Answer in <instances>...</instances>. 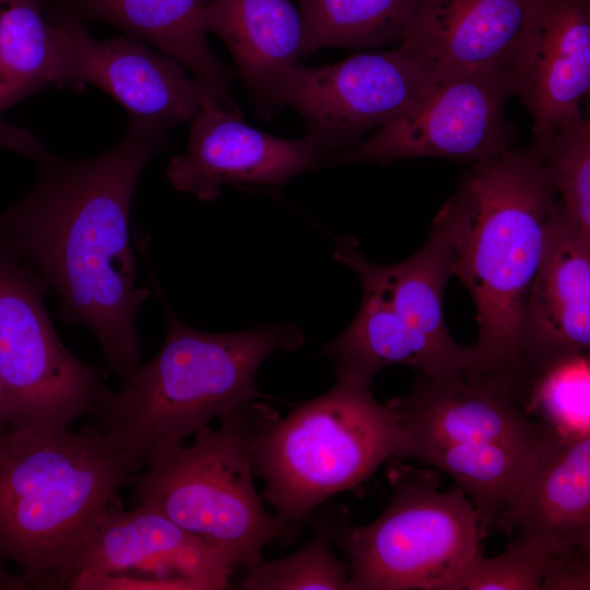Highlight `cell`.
<instances>
[{
    "label": "cell",
    "mask_w": 590,
    "mask_h": 590,
    "mask_svg": "<svg viewBox=\"0 0 590 590\" xmlns=\"http://www.w3.org/2000/svg\"><path fill=\"white\" fill-rule=\"evenodd\" d=\"M50 84L49 0H0V115Z\"/></svg>",
    "instance_id": "cell-24"
},
{
    "label": "cell",
    "mask_w": 590,
    "mask_h": 590,
    "mask_svg": "<svg viewBox=\"0 0 590 590\" xmlns=\"http://www.w3.org/2000/svg\"><path fill=\"white\" fill-rule=\"evenodd\" d=\"M533 0H418L399 44L439 70L505 69Z\"/></svg>",
    "instance_id": "cell-17"
},
{
    "label": "cell",
    "mask_w": 590,
    "mask_h": 590,
    "mask_svg": "<svg viewBox=\"0 0 590 590\" xmlns=\"http://www.w3.org/2000/svg\"><path fill=\"white\" fill-rule=\"evenodd\" d=\"M82 20L114 24L176 59L191 74L202 104L243 116L229 94L237 73L213 52L203 27L209 0H61Z\"/></svg>",
    "instance_id": "cell-18"
},
{
    "label": "cell",
    "mask_w": 590,
    "mask_h": 590,
    "mask_svg": "<svg viewBox=\"0 0 590 590\" xmlns=\"http://www.w3.org/2000/svg\"><path fill=\"white\" fill-rule=\"evenodd\" d=\"M439 71L400 47L317 67L298 61L272 84L256 111L271 119L293 108L305 122V141L324 156L357 145L397 118Z\"/></svg>",
    "instance_id": "cell-10"
},
{
    "label": "cell",
    "mask_w": 590,
    "mask_h": 590,
    "mask_svg": "<svg viewBox=\"0 0 590 590\" xmlns=\"http://www.w3.org/2000/svg\"><path fill=\"white\" fill-rule=\"evenodd\" d=\"M257 402L205 426L192 445L154 453L134 482L137 505L149 507L221 554L236 569L262 563L264 547L291 526L270 516L253 482L251 437Z\"/></svg>",
    "instance_id": "cell-7"
},
{
    "label": "cell",
    "mask_w": 590,
    "mask_h": 590,
    "mask_svg": "<svg viewBox=\"0 0 590 590\" xmlns=\"http://www.w3.org/2000/svg\"><path fill=\"white\" fill-rule=\"evenodd\" d=\"M144 464L87 424L46 434L0 427V566L34 589H67L72 562Z\"/></svg>",
    "instance_id": "cell-2"
},
{
    "label": "cell",
    "mask_w": 590,
    "mask_h": 590,
    "mask_svg": "<svg viewBox=\"0 0 590 590\" xmlns=\"http://www.w3.org/2000/svg\"><path fill=\"white\" fill-rule=\"evenodd\" d=\"M560 203L577 228L590 237V121L582 114L564 123L540 155Z\"/></svg>",
    "instance_id": "cell-27"
},
{
    "label": "cell",
    "mask_w": 590,
    "mask_h": 590,
    "mask_svg": "<svg viewBox=\"0 0 590 590\" xmlns=\"http://www.w3.org/2000/svg\"><path fill=\"white\" fill-rule=\"evenodd\" d=\"M571 546L577 545L518 532L507 550L495 557H486L480 550L455 590H542L557 556Z\"/></svg>",
    "instance_id": "cell-26"
},
{
    "label": "cell",
    "mask_w": 590,
    "mask_h": 590,
    "mask_svg": "<svg viewBox=\"0 0 590 590\" xmlns=\"http://www.w3.org/2000/svg\"><path fill=\"white\" fill-rule=\"evenodd\" d=\"M497 526L590 546V434L552 433Z\"/></svg>",
    "instance_id": "cell-20"
},
{
    "label": "cell",
    "mask_w": 590,
    "mask_h": 590,
    "mask_svg": "<svg viewBox=\"0 0 590 590\" xmlns=\"http://www.w3.org/2000/svg\"><path fill=\"white\" fill-rule=\"evenodd\" d=\"M323 166L324 156L304 138H279L204 105L192 118L186 152L170 160L166 176L176 190L213 201L225 185L278 188Z\"/></svg>",
    "instance_id": "cell-16"
},
{
    "label": "cell",
    "mask_w": 590,
    "mask_h": 590,
    "mask_svg": "<svg viewBox=\"0 0 590 590\" xmlns=\"http://www.w3.org/2000/svg\"><path fill=\"white\" fill-rule=\"evenodd\" d=\"M172 125L131 118L123 138L85 160H64L28 130L0 119V146L30 156V191L0 214V248L57 294L67 324L87 326L125 384L140 365L135 318L151 292L137 285L130 210L146 164L169 146Z\"/></svg>",
    "instance_id": "cell-1"
},
{
    "label": "cell",
    "mask_w": 590,
    "mask_h": 590,
    "mask_svg": "<svg viewBox=\"0 0 590 590\" xmlns=\"http://www.w3.org/2000/svg\"><path fill=\"white\" fill-rule=\"evenodd\" d=\"M203 27L227 46L255 107L306 57L305 25L295 0H209Z\"/></svg>",
    "instance_id": "cell-22"
},
{
    "label": "cell",
    "mask_w": 590,
    "mask_h": 590,
    "mask_svg": "<svg viewBox=\"0 0 590 590\" xmlns=\"http://www.w3.org/2000/svg\"><path fill=\"white\" fill-rule=\"evenodd\" d=\"M324 522L315 536L290 556L247 570L244 590H349V573L335 556Z\"/></svg>",
    "instance_id": "cell-28"
},
{
    "label": "cell",
    "mask_w": 590,
    "mask_h": 590,
    "mask_svg": "<svg viewBox=\"0 0 590 590\" xmlns=\"http://www.w3.org/2000/svg\"><path fill=\"white\" fill-rule=\"evenodd\" d=\"M321 355L333 364L337 379L370 387L377 373L390 365H408L438 374L475 365L473 346L449 349L413 329L378 294L363 288L351 324L328 343Z\"/></svg>",
    "instance_id": "cell-21"
},
{
    "label": "cell",
    "mask_w": 590,
    "mask_h": 590,
    "mask_svg": "<svg viewBox=\"0 0 590 590\" xmlns=\"http://www.w3.org/2000/svg\"><path fill=\"white\" fill-rule=\"evenodd\" d=\"M457 237V214L447 201L434 219L426 243L399 263L368 261L350 235L337 239L333 256L358 275L362 288L378 294L413 329L442 346L457 349L461 345L451 338L442 308L446 285L453 275Z\"/></svg>",
    "instance_id": "cell-19"
},
{
    "label": "cell",
    "mask_w": 590,
    "mask_h": 590,
    "mask_svg": "<svg viewBox=\"0 0 590 590\" xmlns=\"http://www.w3.org/2000/svg\"><path fill=\"white\" fill-rule=\"evenodd\" d=\"M397 425L369 387L337 379L286 417L257 403L251 437L255 477L274 517L291 526L333 495L365 480L394 456Z\"/></svg>",
    "instance_id": "cell-6"
},
{
    "label": "cell",
    "mask_w": 590,
    "mask_h": 590,
    "mask_svg": "<svg viewBox=\"0 0 590 590\" xmlns=\"http://www.w3.org/2000/svg\"><path fill=\"white\" fill-rule=\"evenodd\" d=\"M540 156L590 87V0H533L508 67Z\"/></svg>",
    "instance_id": "cell-14"
},
{
    "label": "cell",
    "mask_w": 590,
    "mask_h": 590,
    "mask_svg": "<svg viewBox=\"0 0 590 590\" xmlns=\"http://www.w3.org/2000/svg\"><path fill=\"white\" fill-rule=\"evenodd\" d=\"M515 96L505 69L440 70L397 118L357 145L324 155V165L389 163L417 157L477 162L514 148L505 116Z\"/></svg>",
    "instance_id": "cell-11"
},
{
    "label": "cell",
    "mask_w": 590,
    "mask_h": 590,
    "mask_svg": "<svg viewBox=\"0 0 590 590\" xmlns=\"http://www.w3.org/2000/svg\"><path fill=\"white\" fill-rule=\"evenodd\" d=\"M13 422V410L12 405L3 385V381L0 377V427L4 425L12 424Z\"/></svg>",
    "instance_id": "cell-29"
},
{
    "label": "cell",
    "mask_w": 590,
    "mask_h": 590,
    "mask_svg": "<svg viewBox=\"0 0 590 590\" xmlns=\"http://www.w3.org/2000/svg\"><path fill=\"white\" fill-rule=\"evenodd\" d=\"M556 196L535 151L514 146L474 162L449 198L458 219L452 274L474 303L479 337L472 346L482 369L514 362Z\"/></svg>",
    "instance_id": "cell-4"
},
{
    "label": "cell",
    "mask_w": 590,
    "mask_h": 590,
    "mask_svg": "<svg viewBox=\"0 0 590 590\" xmlns=\"http://www.w3.org/2000/svg\"><path fill=\"white\" fill-rule=\"evenodd\" d=\"M590 346V237L552 209L541 263L520 318L510 367L536 373Z\"/></svg>",
    "instance_id": "cell-15"
},
{
    "label": "cell",
    "mask_w": 590,
    "mask_h": 590,
    "mask_svg": "<svg viewBox=\"0 0 590 590\" xmlns=\"http://www.w3.org/2000/svg\"><path fill=\"white\" fill-rule=\"evenodd\" d=\"M589 388V353L577 354L528 375L521 389V406L552 433L590 434Z\"/></svg>",
    "instance_id": "cell-25"
},
{
    "label": "cell",
    "mask_w": 590,
    "mask_h": 590,
    "mask_svg": "<svg viewBox=\"0 0 590 590\" xmlns=\"http://www.w3.org/2000/svg\"><path fill=\"white\" fill-rule=\"evenodd\" d=\"M236 568L160 512L115 503L76 553L67 589H227Z\"/></svg>",
    "instance_id": "cell-12"
},
{
    "label": "cell",
    "mask_w": 590,
    "mask_h": 590,
    "mask_svg": "<svg viewBox=\"0 0 590 590\" xmlns=\"http://www.w3.org/2000/svg\"><path fill=\"white\" fill-rule=\"evenodd\" d=\"M394 495L365 526L324 522L351 564L349 590H455L480 548V518L459 485L447 491L432 471L404 469Z\"/></svg>",
    "instance_id": "cell-8"
},
{
    "label": "cell",
    "mask_w": 590,
    "mask_h": 590,
    "mask_svg": "<svg viewBox=\"0 0 590 590\" xmlns=\"http://www.w3.org/2000/svg\"><path fill=\"white\" fill-rule=\"evenodd\" d=\"M137 243L165 311L166 338L160 352L140 364L119 390L105 389L94 415L103 434L145 467L157 451L259 398L256 375L263 361L274 351L296 350L304 337L288 322L235 333L186 326L163 296L144 236Z\"/></svg>",
    "instance_id": "cell-3"
},
{
    "label": "cell",
    "mask_w": 590,
    "mask_h": 590,
    "mask_svg": "<svg viewBox=\"0 0 590 590\" xmlns=\"http://www.w3.org/2000/svg\"><path fill=\"white\" fill-rule=\"evenodd\" d=\"M46 288L32 267L0 248V377L13 410L10 425L59 434L95 413L106 386L61 342L44 304Z\"/></svg>",
    "instance_id": "cell-9"
},
{
    "label": "cell",
    "mask_w": 590,
    "mask_h": 590,
    "mask_svg": "<svg viewBox=\"0 0 590 590\" xmlns=\"http://www.w3.org/2000/svg\"><path fill=\"white\" fill-rule=\"evenodd\" d=\"M418 0H295L305 25L306 56L322 48L400 44Z\"/></svg>",
    "instance_id": "cell-23"
},
{
    "label": "cell",
    "mask_w": 590,
    "mask_h": 590,
    "mask_svg": "<svg viewBox=\"0 0 590 590\" xmlns=\"http://www.w3.org/2000/svg\"><path fill=\"white\" fill-rule=\"evenodd\" d=\"M52 84L88 83L106 92L135 119L174 127L192 120L202 94L185 67L130 36L93 38L61 0H49Z\"/></svg>",
    "instance_id": "cell-13"
},
{
    "label": "cell",
    "mask_w": 590,
    "mask_h": 590,
    "mask_svg": "<svg viewBox=\"0 0 590 590\" xmlns=\"http://www.w3.org/2000/svg\"><path fill=\"white\" fill-rule=\"evenodd\" d=\"M394 456L449 474L475 507L482 530L510 508L552 432L529 417L503 371L470 365L421 374L386 402Z\"/></svg>",
    "instance_id": "cell-5"
}]
</instances>
